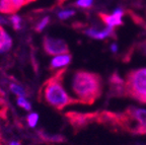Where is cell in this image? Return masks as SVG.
I'll return each mask as SVG.
<instances>
[{"label":"cell","instance_id":"cell-1","mask_svg":"<svg viewBox=\"0 0 146 145\" xmlns=\"http://www.w3.org/2000/svg\"><path fill=\"white\" fill-rule=\"evenodd\" d=\"M71 88L80 104L90 106L103 94V78L100 74L91 71L77 70L73 74Z\"/></svg>","mask_w":146,"mask_h":145},{"label":"cell","instance_id":"cell-2","mask_svg":"<svg viewBox=\"0 0 146 145\" xmlns=\"http://www.w3.org/2000/svg\"><path fill=\"white\" fill-rule=\"evenodd\" d=\"M66 71V68H63L55 72V74L44 82L40 89V98L58 111H62L64 108L72 104H80L76 98L70 96L64 88L63 82Z\"/></svg>","mask_w":146,"mask_h":145},{"label":"cell","instance_id":"cell-3","mask_svg":"<svg viewBox=\"0 0 146 145\" xmlns=\"http://www.w3.org/2000/svg\"><path fill=\"white\" fill-rule=\"evenodd\" d=\"M126 98L146 104V68L133 69L125 78Z\"/></svg>","mask_w":146,"mask_h":145},{"label":"cell","instance_id":"cell-4","mask_svg":"<svg viewBox=\"0 0 146 145\" xmlns=\"http://www.w3.org/2000/svg\"><path fill=\"white\" fill-rule=\"evenodd\" d=\"M129 120V132L133 135L146 134V110L129 107L124 111Z\"/></svg>","mask_w":146,"mask_h":145},{"label":"cell","instance_id":"cell-5","mask_svg":"<svg viewBox=\"0 0 146 145\" xmlns=\"http://www.w3.org/2000/svg\"><path fill=\"white\" fill-rule=\"evenodd\" d=\"M96 115H98V112H94V113L68 112L65 116H66L69 124L72 126L73 130L75 132H78L86 128L92 123H96Z\"/></svg>","mask_w":146,"mask_h":145},{"label":"cell","instance_id":"cell-6","mask_svg":"<svg viewBox=\"0 0 146 145\" xmlns=\"http://www.w3.org/2000/svg\"><path fill=\"white\" fill-rule=\"evenodd\" d=\"M43 49L46 54L49 56H57V55L69 53V47L66 42L61 39L53 38L49 36L44 37Z\"/></svg>","mask_w":146,"mask_h":145},{"label":"cell","instance_id":"cell-7","mask_svg":"<svg viewBox=\"0 0 146 145\" xmlns=\"http://www.w3.org/2000/svg\"><path fill=\"white\" fill-rule=\"evenodd\" d=\"M82 33L89 38L94 39V40H105V39H117L116 31L113 27H107L104 29H98L96 27H86L82 31Z\"/></svg>","mask_w":146,"mask_h":145},{"label":"cell","instance_id":"cell-8","mask_svg":"<svg viewBox=\"0 0 146 145\" xmlns=\"http://www.w3.org/2000/svg\"><path fill=\"white\" fill-rule=\"evenodd\" d=\"M110 85V96H117V98H126L125 93V82L117 72H114L109 77Z\"/></svg>","mask_w":146,"mask_h":145},{"label":"cell","instance_id":"cell-9","mask_svg":"<svg viewBox=\"0 0 146 145\" xmlns=\"http://www.w3.org/2000/svg\"><path fill=\"white\" fill-rule=\"evenodd\" d=\"M27 4V0H0V12L4 14L15 13Z\"/></svg>","mask_w":146,"mask_h":145},{"label":"cell","instance_id":"cell-10","mask_svg":"<svg viewBox=\"0 0 146 145\" xmlns=\"http://www.w3.org/2000/svg\"><path fill=\"white\" fill-rule=\"evenodd\" d=\"M72 61V55L66 53V54H61L55 56L50 62V70L56 71L60 70V69L65 68L66 66H68Z\"/></svg>","mask_w":146,"mask_h":145},{"label":"cell","instance_id":"cell-11","mask_svg":"<svg viewBox=\"0 0 146 145\" xmlns=\"http://www.w3.org/2000/svg\"><path fill=\"white\" fill-rule=\"evenodd\" d=\"M98 17L102 19L104 23L108 25V27H120V25H124V21L122 19V16H119L117 14H107L104 12L98 13Z\"/></svg>","mask_w":146,"mask_h":145},{"label":"cell","instance_id":"cell-12","mask_svg":"<svg viewBox=\"0 0 146 145\" xmlns=\"http://www.w3.org/2000/svg\"><path fill=\"white\" fill-rule=\"evenodd\" d=\"M12 46V39L4 30L0 33V54L10 50Z\"/></svg>","mask_w":146,"mask_h":145},{"label":"cell","instance_id":"cell-13","mask_svg":"<svg viewBox=\"0 0 146 145\" xmlns=\"http://www.w3.org/2000/svg\"><path fill=\"white\" fill-rule=\"evenodd\" d=\"M40 134H41V138L48 143H61L65 141V137L61 136V135H48L45 133Z\"/></svg>","mask_w":146,"mask_h":145},{"label":"cell","instance_id":"cell-14","mask_svg":"<svg viewBox=\"0 0 146 145\" xmlns=\"http://www.w3.org/2000/svg\"><path fill=\"white\" fill-rule=\"evenodd\" d=\"M9 88H10V91H11L12 93H14V94L17 95V96H23V98L27 96V91H25V89L23 88V86L18 85V84L10 83Z\"/></svg>","mask_w":146,"mask_h":145},{"label":"cell","instance_id":"cell-15","mask_svg":"<svg viewBox=\"0 0 146 145\" xmlns=\"http://www.w3.org/2000/svg\"><path fill=\"white\" fill-rule=\"evenodd\" d=\"M49 23H50V16H45V17H43L41 21L36 25V27H35L36 32H38V33L43 32V31L45 30V27L49 25Z\"/></svg>","mask_w":146,"mask_h":145},{"label":"cell","instance_id":"cell-16","mask_svg":"<svg viewBox=\"0 0 146 145\" xmlns=\"http://www.w3.org/2000/svg\"><path fill=\"white\" fill-rule=\"evenodd\" d=\"M17 104L21 108H23L25 111H31L32 110V104L29 100L25 98H23V96H17Z\"/></svg>","mask_w":146,"mask_h":145},{"label":"cell","instance_id":"cell-17","mask_svg":"<svg viewBox=\"0 0 146 145\" xmlns=\"http://www.w3.org/2000/svg\"><path fill=\"white\" fill-rule=\"evenodd\" d=\"M75 10H73V9H65V10H61V11L58 12V17L60 18V19H62V21H65V19H67V18L71 17V16H73L74 14H75Z\"/></svg>","mask_w":146,"mask_h":145},{"label":"cell","instance_id":"cell-18","mask_svg":"<svg viewBox=\"0 0 146 145\" xmlns=\"http://www.w3.org/2000/svg\"><path fill=\"white\" fill-rule=\"evenodd\" d=\"M27 121L31 128H35L36 126V124H38V121H39V115L36 113H31L30 115L27 116Z\"/></svg>","mask_w":146,"mask_h":145},{"label":"cell","instance_id":"cell-19","mask_svg":"<svg viewBox=\"0 0 146 145\" xmlns=\"http://www.w3.org/2000/svg\"><path fill=\"white\" fill-rule=\"evenodd\" d=\"M92 4H94V0H77L73 5L79 8H90Z\"/></svg>","mask_w":146,"mask_h":145},{"label":"cell","instance_id":"cell-20","mask_svg":"<svg viewBox=\"0 0 146 145\" xmlns=\"http://www.w3.org/2000/svg\"><path fill=\"white\" fill-rule=\"evenodd\" d=\"M10 21H11L12 27H13V29L15 31H18V30H21V19L18 15H16V14L11 15V17H10Z\"/></svg>","mask_w":146,"mask_h":145},{"label":"cell","instance_id":"cell-21","mask_svg":"<svg viewBox=\"0 0 146 145\" xmlns=\"http://www.w3.org/2000/svg\"><path fill=\"white\" fill-rule=\"evenodd\" d=\"M138 50H139L144 56H146V40L141 42V43L138 45Z\"/></svg>","mask_w":146,"mask_h":145},{"label":"cell","instance_id":"cell-22","mask_svg":"<svg viewBox=\"0 0 146 145\" xmlns=\"http://www.w3.org/2000/svg\"><path fill=\"white\" fill-rule=\"evenodd\" d=\"M111 51H112L113 53H116L117 51H118V46L116 45V43H114V44L111 45Z\"/></svg>","mask_w":146,"mask_h":145},{"label":"cell","instance_id":"cell-23","mask_svg":"<svg viewBox=\"0 0 146 145\" xmlns=\"http://www.w3.org/2000/svg\"><path fill=\"white\" fill-rule=\"evenodd\" d=\"M67 0H57V5H59V6H61V5H63L64 3L66 2Z\"/></svg>","mask_w":146,"mask_h":145},{"label":"cell","instance_id":"cell-24","mask_svg":"<svg viewBox=\"0 0 146 145\" xmlns=\"http://www.w3.org/2000/svg\"><path fill=\"white\" fill-rule=\"evenodd\" d=\"M9 145H21V144L19 142H18V141H10Z\"/></svg>","mask_w":146,"mask_h":145},{"label":"cell","instance_id":"cell-25","mask_svg":"<svg viewBox=\"0 0 146 145\" xmlns=\"http://www.w3.org/2000/svg\"><path fill=\"white\" fill-rule=\"evenodd\" d=\"M34 1H36V0H27V4L30 2H34Z\"/></svg>","mask_w":146,"mask_h":145},{"label":"cell","instance_id":"cell-26","mask_svg":"<svg viewBox=\"0 0 146 145\" xmlns=\"http://www.w3.org/2000/svg\"><path fill=\"white\" fill-rule=\"evenodd\" d=\"M2 30H3V29H2V27H0V33L2 32Z\"/></svg>","mask_w":146,"mask_h":145}]
</instances>
